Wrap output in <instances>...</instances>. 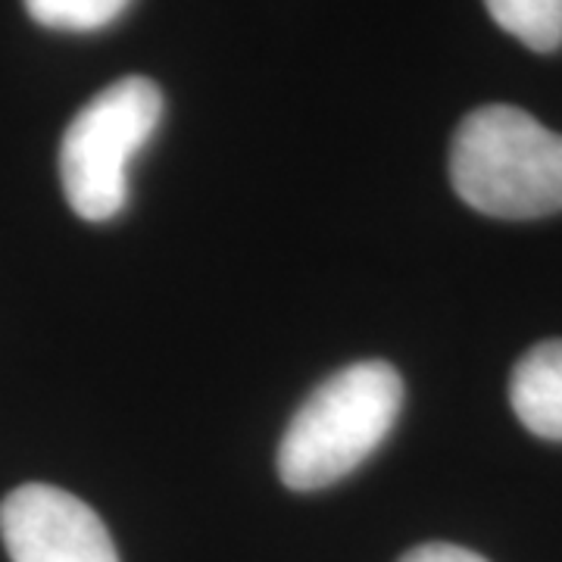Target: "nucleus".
Listing matches in <instances>:
<instances>
[{
  "mask_svg": "<svg viewBox=\"0 0 562 562\" xmlns=\"http://www.w3.org/2000/svg\"><path fill=\"white\" fill-rule=\"evenodd\" d=\"M450 181L462 203L494 220L562 213V135L519 106H479L453 132Z\"/></svg>",
  "mask_w": 562,
  "mask_h": 562,
  "instance_id": "obj_1",
  "label": "nucleus"
},
{
  "mask_svg": "<svg viewBox=\"0 0 562 562\" xmlns=\"http://www.w3.org/2000/svg\"><path fill=\"white\" fill-rule=\"evenodd\" d=\"M403 406L401 372L362 360L335 372L306 397L279 443V475L291 491L341 482L391 435Z\"/></svg>",
  "mask_w": 562,
  "mask_h": 562,
  "instance_id": "obj_2",
  "label": "nucleus"
},
{
  "mask_svg": "<svg viewBox=\"0 0 562 562\" xmlns=\"http://www.w3.org/2000/svg\"><path fill=\"white\" fill-rule=\"evenodd\" d=\"M162 91L147 76L103 88L69 122L60 144V179L69 206L88 222H106L128 201V166L157 135Z\"/></svg>",
  "mask_w": 562,
  "mask_h": 562,
  "instance_id": "obj_3",
  "label": "nucleus"
},
{
  "mask_svg": "<svg viewBox=\"0 0 562 562\" xmlns=\"http://www.w3.org/2000/svg\"><path fill=\"white\" fill-rule=\"evenodd\" d=\"M0 538L13 562H120L101 516L54 484H22L0 503Z\"/></svg>",
  "mask_w": 562,
  "mask_h": 562,
  "instance_id": "obj_4",
  "label": "nucleus"
},
{
  "mask_svg": "<svg viewBox=\"0 0 562 562\" xmlns=\"http://www.w3.org/2000/svg\"><path fill=\"white\" fill-rule=\"evenodd\" d=\"M509 403L531 435L562 443V341L535 344L516 362Z\"/></svg>",
  "mask_w": 562,
  "mask_h": 562,
  "instance_id": "obj_5",
  "label": "nucleus"
},
{
  "mask_svg": "<svg viewBox=\"0 0 562 562\" xmlns=\"http://www.w3.org/2000/svg\"><path fill=\"white\" fill-rule=\"evenodd\" d=\"M484 7L528 50L553 54L562 47V0H484Z\"/></svg>",
  "mask_w": 562,
  "mask_h": 562,
  "instance_id": "obj_6",
  "label": "nucleus"
},
{
  "mask_svg": "<svg viewBox=\"0 0 562 562\" xmlns=\"http://www.w3.org/2000/svg\"><path fill=\"white\" fill-rule=\"evenodd\" d=\"M25 13L44 29L57 32H98L116 22L132 0H22Z\"/></svg>",
  "mask_w": 562,
  "mask_h": 562,
  "instance_id": "obj_7",
  "label": "nucleus"
},
{
  "mask_svg": "<svg viewBox=\"0 0 562 562\" xmlns=\"http://www.w3.org/2000/svg\"><path fill=\"white\" fill-rule=\"evenodd\" d=\"M397 562H487L484 557H479L475 550H465V547H457V543H419L413 550H406Z\"/></svg>",
  "mask_w": 562,
  "mask_h": 562,
  "instance_id": "obj_8",
  "label": "nucleus"
}]
</instances>
